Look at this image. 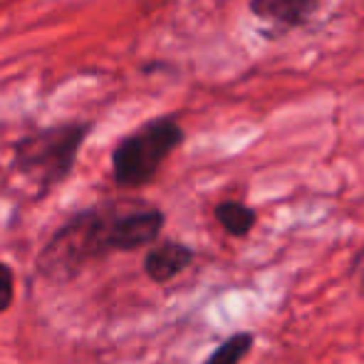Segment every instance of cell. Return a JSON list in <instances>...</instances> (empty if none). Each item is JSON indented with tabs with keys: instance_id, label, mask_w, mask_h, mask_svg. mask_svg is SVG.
<instances>
[{
	"instance_id": "4",
	"label": "cell",
	"mask_w": 364,
	"mask_h": 364,
	"mask_svg": "<svg viewBox=\"0 0 364 364\" xmlns=\"http://www.w3.org/2000/svg\"><path fill=\"white\" fill-rule=\"evenodd\" d=\"M322 0H250L248 10L260 23V33L278 40L292 30H302L320 13Z\"/></svg>"
},
{
	"instance_id": "3",
	"label": "cell",
	"mask_w": 364,
	"mask_h": 364,
	"mask_svg": "<svg viewBox=\"0 0 364 364\" xmlns=\"http://www.w3.org/2000/svg\"><path fill=\"white\" fill-rule=\"evenodd\" d=\"M186 139L176 114L146 119L117 141L112 151V176L119 188H141L156 178L159 168Z\"/></svg>"
},
{
	"instance_id": "8",
	"label": "cell",
	"mask_w": 364,
	"mask_h": 364,
	"mask_svg": "<svg viewBox=\"0 0 364 364\" xmlns=\"http://www.w3.org/2000/svg\"><path fill=\"white\" fill-rule=\"evenodd\" d=\"M250 347H253V335L240 332V335L228 337L203 364H238L250 352Z\"/></svg>"
},
{
	"instance_id": "1",
	"label": "cell",
	"mask_w": 364,
	"mask_h": 364,
	"mask_svg": "<svg viewBox=\"0 0 364 364\" xmlns=\"http://www.w3.org/2000/svg\"><path fill=\"white\" fill-rule=\"evenodd\" d=\"M90 132L92 122H63L30 132L15 141L13 168L45 196L70 176Z\"/></svg>"
},
{
	"instance_id": "10",
	"label": "cell",
	"mask_w": 364,
	"mask_h": 364,
	"mask_svg": "<svg viewBox=\"0 0 364 364\" xmlns=\"http://www.w3.org/2000/svg\"><path fill=\"white\" fill-rule=\"evenodd\" d=\"M352 278H355L360 285H364V248L360 250V255L355 258V263H352Z\"/></svg>"
},
{
	"instance_id": "9",
	"label": "cell",
	"mask_w": 364,
	"mask_h": 364,
	"mask_svg": "<svg viewBox=\"0 0 364 364\" xmlns=\"http://www.w3.org/2000/svg\"><path fill=\"white\" fill-rule=\"evenodd\" d=\"M15 295V278L13 270L8 268L5 263H0V312H5L13 302Z\"/></svg>"
},
{
	"instance_id": "5",
	"label": "cell",
	"mask_w": 364,
	"mask_h": 364,
	"mask_svg": "<svg viewBox=\"0 0 364 364\" xmlns=\"http://www.w3.org/2000/svg\"><path fill=\"white\" fill-rule=\"evenodd\" d=\"M164 228V213L154 206L144 203H114V216H112V250H136L149 245L159 238Z\"/></svg>"
},
{
	"instance_id": "2",
	"label": "cell",
	"mask_w": 364,
	"mask_h": 364,
	"mask_svg": "<svg viewBox=\"0 0 364 364\" xmlns=\"http://www.w3.org/2000/svg\"><path fill=\"white\" fill-rule=\"evenodd\" d=\"M112 216L114 203L87 208L70 218L40 253V273L53 283H68L90 260L112 253Z\"/></svg>"
},
{
	"instance_id": "6",
	"label": "cell",
	"mask_w": 364,
	"mask_h": 364,
	"mask_svg": "<svg viewBox=\"0 0 364 364\" xmlns=\"http://www.w3.org/2000/svg\"><path fill=\"white\" fill-rule=\"evenodd\" d=\"M191 248H186L183 243H176V240H166V243L154 245L146 253L144 270L154 283H168L178 273H183L191 265Z\"/></svg>"
},
{
	"instance_id": "7",
	"label": "cell",
	"mask_w": 364,
	"mask_h": 364,
	"mask_svg": "<svg viewBox=\"0 0 364 364\" xmlns=\"http://www.w3.org/2000/svg\"><path fill=\"white\" fill-rule=\"evenodd\" d=\"M216 220L223 225L225 233L235 235V238H243L255 225V211L240 201H223L216 206Z\"/></svg>"
}]
</instances>
